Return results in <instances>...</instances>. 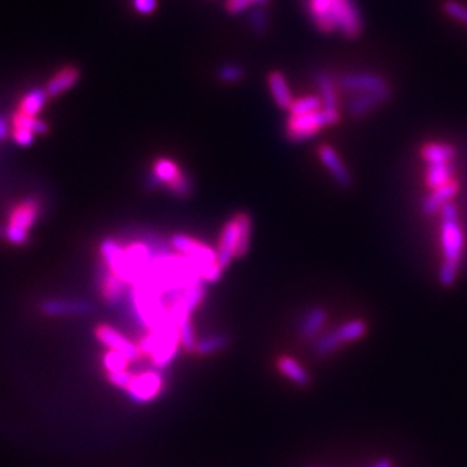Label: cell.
Wrapping results in <instances>:
<instances>
[{
	"mask_svg": "<svg viewBox=\"0 0 467 467\" xmlns=\"http://www.w3.org/2000/svg\"><path fill=\"white\" fill-rule=\"evenodd\" d=\"M138 346L141 355L150 357L152 364L156 369H166L176 360L178 350H180L177 325L168 321L157 329L147 331L138 342Z\"/></svg>",
	"mask_w": 467,
	"mask_h": 467,
	"instance_id": "obj_1",
	"label": "cell"
},
{
	"mask_svg": "<svg viewBox=\"0 0 467 467\" xmlns=\"http://www.w3.org/2000/svg\"><path fill=\"white\" fill-rule=\"evenodd\" d=\"M251 218L246 213H237L228 221L216 246V261L223 270L228 268L235 257H244L250 250Z\"/></svg>",
	"mask_w": 467,
	"mask_h": 467,
	"instance_id": "obj_2",
	"label": "cell"
},
{
	"mask_svg": "<svg viewBox=\"0 0 467 467\" xmlns=\"http://www.w3.org/2000/svg\"><path fill=\"white\" fill-rule=\"evenodd\" d=\"M173 250L186 259H190L197 268L204 283H216L223 275V268L218 265L216 250L188 235H174L170 241Z\"/></svg>",
	"mask_w": 467,
	"mask_h": 467,
	"instance_id": "obj_3",
	"label": "cell"
},
{
	"mask_svg": "<svg viewBox=\"0 0 467 467\" xmlns=\"http://www.w3.org/2000/svg\"><path fill=\"white\" fill-rule=\"evenodd\" d=\"M316 27L324 34L339 29L346 38H355L362 32V14L353 0H333L329 15Z\"/></svg>",
	"mask_w": 467,
	"mask_h": 467,
	"instance_id": "obj_4",
	"label": "cell"
},
{
	"mask_svg": "<svg viewBox=\"0 0 467 467\" xmlns=\"http://www.w3.org/2000/svg\"><path fill=\"white\" fill-rule=\"evenodd\" d=\"M339 121V112L337 109H325L307 114V115H291L286 124L287 138L291 141L300 143L310 139L325 126H333Z\"/></svg>",
	"mask_w": 467,
	"mask_h": 467,
	"instance_id": "obj_5",
	"label": "cell"
},
{
	"mask_svg": "<svg viewBox=\"0 0 467 467\" xmlns=\"http://www.w3.org/2000/svg\"><path fill=\"white\" fill-rule=\"evenodd\" d=\"M440 212H442V246H443L445 262L460 265L464 248V236L459 224L456 207L448 203L442 207Z\"/></svg>",
	"mask_w": 467,
	"mask_h": 467,
	"instance_id": "obj_6",
	"label": "cell"
},
{
	"mask_svg": "<svg viewBox=\"0 0 467 467\" xmlns=\"http://www.w3.org/2000/svg\"><path fill=\"white\" fill-rule=\"evenodd\" d=\"M37 216L38 203L35 200H25L23 203L17 204L11 211L5 228L6 239L11 244L23 245L27 241L29 230L37 221Z\"/></svg>",
	"mask_w": 467,
	"mask_h": 467,
	"instance_id": "obj_7",
	"label": "cell"
},
{
	"mask_svg": "<svg viewBox=\"0 0 467 467\" xmlns=\"http://www.w3.org/2000/svg\"><path fill=\"white\" fill-rule=\"evenodd\" d=\"M94 310L93 303L81 298H46L38 304V312L47 317H84Z\"/></svg>",
	"mask_w": 467,
	"mask_h": 467,
	"instance_id": "obj_8",
	"label": "cell"
},
{
	"mask_svg": "<svg viewBox=\"0 0 467 467\" xmlns=\"http://www.w3.org/2000/svg\"><path fill=\"white\" fill-rule=\"evenodd\" d=\"M164 390V376L159 371H145L135 374L131 386L127 387L129 400L135 404H148L159 398Z\"/></svg>",
	"mask_w": 467,
	"mask_h": 467,
	"instance_id": "obj_9",
	"label": "cell"
},
{
	"mask_svg": "<svg viewBox=\"0 0 467 467\" xmlns=\"http://www.w3.org/2000/svg\"><path fill=\"white\" fill-rule=\"evenodd\" d=\"M94 334L97 337V341L100 342L107 351H115L120 353L124 357H127L131 362H136L141 359V351H139L138 343L129 339L123 333L115 330L114 327L100 324L94 330Z\"/></svg>",
	"mask_w": 467,
	"mask_h": 467,
	"instance_id": "obj_10",
	"label": "cell"
},
{
	"mask_svg": "<svg viewBox=\"0 0 467 467\" xmlns=\"http://www.w3.org/2000/svg\"><path fill=\"white\" fill-rule=\"evenodd\" d=\"M98 284H100L103 300L109 307L117 309V307L126 303L131 284L109 271V268L105 263L100 266V270H98Z\"/></svg>",
	"mask_w": 467,
	"mask_h": 467,
	"instance_id": "obj_11",
	"label": "cell"
},
{
	"mask_svg": "<svg viewBox=\"0 0 467 467\" xmlns=\"http://www.w3.org/2000/svg\"><path fill=\"white\" fill-rule=\"evenodd\" d=\"M100 256L103 263L109 268V271L114 272L117 277H120L121 280L129 284L133 283V275L131 266L127 263L124 248L115 239H105L100 244Z\"/></svg>",
	"mask_w": 467,
	"mask_h": 467,
	"instance_id": "obj_12",
	"label": "cell"
},
{
	"mask_svg": "<svg viewBox=\"0 0 467 467\" xmlns=\"http://www.w3.org/2000/svg\"><path fill=\"white\" fill-rule=\"evenodd\" d=\"M339 86L348 93L364 94V93H381L390 91L389 85L383 77L369 73H351L339 77Z\"/></svg>",
	"mask_w": 467,
	"mask_h": 467,
	"instance_id": "obj_13",
	"label": "cell"
},
{
	"mask_svg": "<svg viewBox=\"0 0 467 467\" xmlns=\"http://www.w3.org/2000/svg\"><path fill=\"white\" fill-rule=\"evenodd\" d=\"M317 154H320V159L322 164L327 166V170L330 171L334 180L339 183L343 188H348L351 185V174L346 170L345 164L342 162V159L339 157L330 145H321L320 150H317Z\"/></svg>",
	"mask_w": 467,
	"mask_h": 467,
	"instance_id": "obj_14",
	"label": "cell"
},
{
	"mask_svg": "<svg viewBox=\"0 0 467 467\" xmlns=\"http://www.w3.org/2000/svg\"><path fill=\"white\" fill-rule=\"evenodd\" d=\"M456 192H459V183L455 180H451L440 188H435V190H433V192L426 197L422 203L423 213L433 215L437 211H442V207L445 204H448Z\"/></svg>",
	"mask_w": 467,
	"mask_h": 467,
	"instance_id": "obj_15",
	"label": "cell"
},
{
	"mask_svg": "<svg viewBox=\"0 0 467 467\" xmlns=\"http://www.w3.org/2000/svg\"><path fill=\"white\" fill-rule=\"evenodd\" d=\"M390 91H381V93H364V94H355L351 102L348 103V111L354 117H363L372 109L384 103L389 98Z\"/></svg>",
	"mask_w": 467,
	"mask_h": 467,
	"instance_id": "obj_16",
	"label": "cell"
},
{
	"mask_svg": "<svg viewBox=\"0 0 467 467\" xmlns=\"http://www.w3.org/2000/svg\"><path fill=\"white\" fill-rule=\"evenodd\" d=\"M79 77H81V73L76 67H64L47 82L44 89L48 97H58L68 91L70 88H73L77 84Z\"/></svg>",
	"mask_w": 467,
	"mask_h": 467,
	"instance_id": "obj_17",
	"label": "cell"
},
{
	"mask_svg": "<svg viewBox=\"0 0 467 467\" xmlns=\"http://www.w3.org/2000/svg\"><path fill=\"white\" fill-rule=\"evenodd\" d=\"M327 322V312L321 307H315L307 312L300 322V336L304 341L315 339Z\"/></svg>",
	"mask_w": 467,
	"mask_h": 467,
	"instance_id": "obj_18",
	"label": "cell"
},
{
	"mask_svg": "<svg viewBox=\"0 0 467 467\" xmlns=\"http://www.w3.org/2000/svg\"><path fill=\"white\" fill-rule=\"evenodd\" d=\"M268 86H270V91L278 107L291 109L294 103L292 94L289 86H287L284 76L280 72H272L270 76H268Z\"/></svg>",
	"mask_w": 467,
	"mask_h": 467,
	"instance_id": "obj_19",
	"label": "cell"
},
{
	"mask_svg": "<svg viewBox=\"0 0 467 467\" xmlns=\"http://www.w3.org/2000/svg\"><path fill=\"white\" fill-rule=\"evenodd\" d=\"M277 367L287 380H291L292 383L298 386H309L310 384V375L307 372L304 367L298 363L295 359L289 355H283L277 360Z\"/></svg>",
	"mask_w": 467,
	"mask_h": 467,
	"instance_id": "obj_20",
	"label": "cell"
},
{
	"mask_svg": "<svg viewBox=\"0 0 467 467\" xmlns=\"http://www.w3.org/2000/svg\"><path fill=\"white\" fill-rule=\"evenodd\" d=\"M228 345H230V336L228 334L225 333L207 334L197 341L194 353L200 357H209L216 353H221Z\"/></svg>",
	"mask_w": 467,
	"mask_h": 467,
	"instance_id": "obj_21",
	"label": "cell"
},
{
	"mask_svg": "<svg viewBox=\"0 0 467 467\" xmlns=\"http://www.w3.org/2000/svg\"><path fill=\"white\" fill-rule=\"evenodd\" d=\"M47 100H48V94L46 89L35 88L22 98V102H20V106H18V111L26 115L37 117L39 112H41V109L46 106Z\"/></svg>",
	"mask_w": 467,
	"mask_h": 467,
	"instance_id": "obj_22",
	"label": "cell"
},
{
	"mask_svg": "<svg viewBox=\"0 0 467 467\" xmlns=\"http://www.w3.org/2000/svg\"><path fill=\"white\" fill-rule=\"evenodd\" d=\"M422 156L426 162L430 165L433 164H448L452 161V157L455 156L454 147L448 144H437L431 143L422 147Z\"/></svg>",
	"mask_w": 467,
	"mask_h": 467,
	"instance_id": "obj_23",
	"label": "cell"
},
{
	"mask_svg": "<svg viewBox=\"0 0 467 467\" xmlns=\"http://www.w3.org/2000/svg\"><path fill=\"white\" fill-rule=\"evenodd\" d=\"M153 173L157 182H162L168 186L173 185L177 178L183 174V171L177 166V164H174L171 159L166 157L157 159L153 165Z\"/></svg>",
	"mask_w": 467,
	"mask_h": 467,
	"instance_id": "obj_24",
	"label": "cell"
},
{
	"mask_svg": "<svg viewBox=\"0 0 467 467\" xmlns=\"http://www.w3.org/2000/svg\"><path fill=\"white\" fill-rule=\"evenodd\" d=\"M451 174H452V165L448 164H433L426 170V185L431 190L440 188L451 182Z\"/></svg>",
	"mask_w": 467,
	"mask_h": 467,
	"instance_id": "obj_25",
	"label": "cell"
},
{
	"mask_svg": "<svg viewBox=\"0 0 467 467\" xmlns=\"http://www.w3.org/2000/svg\"><path fill=\"white\" fill-rule=\"evenodd\" d=\"M316 84L317 88H320V94H321V100L325 109H337V96H336V85L333 82V79L325 74L320 73L316 76Z\"/></svg>",
	"mask_w": 467,
	"mask_h": 467,
	"instance_id": "obj_26",
	"label": "cell"
},
{
	"mask_svg": "<svg viewBox=\"0 0 467 467\" xmlns=\"http://www.w3.org/2000/svg\"><path fill=\"white\" fill-rule=\"evenodd\" d=\"M366 322L362 320H354V321H348L345 324H342L339 329H336L337 336H339L341 342L345 343H350L354 341H359L364 336L366 333Z\"/></svg>",
	"mask_w": 467,
	"mask_h": 467,
	"instance_id": "obj_27",
	"label": "cell"
},
{
	"mask_svg": "<svg viewBox=\"0 0 467 467\" xmlns=\"http://www.w3.org/2000/svg\"><path fill=\"white\" fill-rule=\"evenodd\" d=\"M342 345L343 343L341 342L336 330H331V331H327L321 337H317L313 345V351L316 355L327 357V355L336 353Z\"/></svg>",
	"mask_w": 467,
	"mask_h": 467,
	"instance_id": "obj_28",
	"label": "cell"
},
{
	"mask_svg": "<svg viewBox=\"0 0 467 467\" xmlns=\"http://www.w3.org/2000/svg\"><path fill=\"white\" fill-rule=\"evenodd\" d=\"M13 126L20 127V129H26V131L32 132L35 135L46 133L48 131V126L43 120H39L38 117L26 115L20 111H17L13 117Z\"/></svg>",
	"mask_w": 467,
	"mask_h": 467,
	"instance_id": "obj_29",
	"label": "cell"
},
{
	"mask_svg": "<svg viewBox=\"0 0 467 467\" xmlns=\"http://www.w3.org/2000/svg\"><path fill=\"white\" fill-rule=\"evenodd\" d=\"M177 330H178V339H180L182 350H185L186 353H194L198 339H197L194 325H192V317L178 322Z\"/></svg>",
	"mask_w": 467,
	"mask_h": 467,
	"instance_id": "obj_30",
	"label": "cell"
},
{
	"mask_svg": "<svg viewBox=\"0 0 467 467\" xmlns=\"http://www.w3.org/2000/svg\"><path fill=\"white\" fill-rule=\"evenodd\" d=\"M322 109V100L316 96H307L303 98L294 100L291 106V115H307L313 114Z\"/></svg>",
	"mask_w": 467,
	"mask_h": 467,
	"instance_id": "obj_31",
	"label": "cell"
},
{
	"mask_svg": "<svg viewBox=\"0 0 467 467\" xmlns=\"http://www.w3.org/2000/svg\"><path fill=\"white\" fill-rule=\"evenodd\" d=\"M102 364L105 367V371L107 374H112V372H120V371H126L129 364H131V360L124 357L120 353H115V351H106L102 357Z\"/></svg>",
	"mask_w": 467,
	"mask_h": 467,
	"instance_id": "obj_32",
	"label": "cell"
},
{
	"mask_svg": "<svg viewBox=\"0 0 467 467\" xmlns=\"http://www.w3.org/2000/svg\"><path fill=\"white\" fill-rule=\"evenodd\" d=\"M333 5V0H309V11L313 17L315 25L322 22L329 15Z\"/></svg>",
	"mask_w": 467,
	"mask_h": 467,
	"instance_id": "obj_33",
	"label": "cell"
},
{
	"mask_svg": "<svg viewBox=\"0 0 467 467\" xmlns=\"http://www.w3.org/2000/svg\"><path fill=\"white\" fill-rule=\"evenodd\" d=\"M459 268H460V265L451 263V262H445L442 265L440 272H439V280L445 287H449L455 283L456 275H459Z\"/></svg>",
	"mask_w": 467,
	"mask_h": 467,
	"instance_id": "obj_34",
	"label": "cell"
},
{
	"mask_svg": "<svg viewBox=\"0 0 467 467\" xmlns=\"http://www.w3.org/2000/svg\"><path fill=\"white\" fill-rule=\"evenodd\" d=\"M135 374H132L129 369L126 371H120V372H112V374H107V381L111 383L117 389H121V390H127V387L131 386L132 380H133Z\"/></svg>",
	"mask_w": 467,
	"mask_h": 467,
	"instance_id": "obj_35",
	"label": "cell"
},
{
	"mask_svg": "<svg viewBox=\"0 0 467 467\" xmlns=\"http://www.w3.org/2000/svg\"><path fill=\"white\" fill-rule=\"evenodd\" d=\"M443 8H445L446 14L451 15L455 20H460V22L467 25V6L455 2V0H448V2L443 5Z\"/></svg>",
	"mask_w": 467,
	"mask_h": 467,
	"instance_id": "obj_36",
	"label": "cell"
},
{
	"mask_svg": "<svg viewBox=\"0 0 467 467\" xmlns=\"http://www.w3.org/2000/svg\"><path fill=\"white\" fill-rule=\"evenodd\" d=\"M244 76V72H242V68L241 67H237V65H224L221 70H220V77L223 79L224 82H237V81H241Z\"/></svg>",
	"mask_w": 467,
	"mask_h": 467,
	"instance_id": "obj_37",
	"label": "cell"
},
{
	"mask_svg": "<svg viewBox=\"0 0 467 467\" xmlns=\"http://www.w3.org/2000/svg\"><path fill=\"white\" fill-rule=\"evenodd\" d=\"M13 138H14V141L20 145H31L34 143V139H35V133L26 131V129L14 127Z\"/></svg>",
	"mask_w": 467,
	"mask_h": 467,
	"instance_id": "obj_38",
	"label": "cell"
},
{
	"mask_svg": "<svg viewBox=\"0 0 467 467\" xmlns=\"http://www.w3.org/2000/svg\"><path fill=\"white\" fill-rule=\"evenodd\" d=\"M254 0H227L225 8L230 14H241L245 9L250 8Z\"/></svg>",
	"mask_w": 467,
	"mask_h": 467,
	"instance_id": "obj_39",
	"label": "cell"
},
{
	"mask_svg": "<svg viewBox=\"0 0 467 467\" xmlns=\"http://www.w3.org/2000/svg\"><path fill=\"white\" fill-rule=\"evenodd\" d=\"M133 6L139 14H152L157 8V0H133Z\"/></svg>",
	"mask_w": 467,
	"mask_h": 467,
	"instance_id": "obj_40",
	"label": "cell"
},
{
	"mask_svg": "<svg viewBox=\"0 0 467 467\" xmlns=\"http://www.w3.org/2000/svg\"><path fill=\"white\" fill-rule=\"evenodd\" d=\"M251 22H253V27H254V31L256 32H259L262 34L265 31V27H266V15L263 11H254L253 15H251Z\"/></svg>",
	"mask_w": 467,
	"mask_h": 467,
	"instance_id": "obj_41",
	"label": "cell"
},
{
	"mask_svg": "<svg viewBox=\"0 0 467 467\" xmlns=\"http://www.w3.org/2000/svg\"><path fill=\"white\" fill-rule=\"evenodd\" d=\"M9 135V124L4 117H0V141H4Z\"/></svg>",
	"mask_w": 467,
	"mask_h": 467,
	"instance_id": "obj_42",
	"label": "cell"
},
{
	"mask_svg": "<svg viewBox=\"0 0 467 467\" xmlns=\"http://www.w3.org/2000/svg\"><path fill=\"white\" fill-rule=\"evenodd\" d=\"M371 467H393V463L389 459H380V460H376Z\"/></svg>",
	"mask_w": 467,
	"mask_h": 467,
	"instance_id": "obj_43",
	"label": "cell"
},
{
	"mask_svg": "<svg viewBox=\"0 0 467 467\" xmlns=\"http://www.w3.org/2000/svg\"><path fill=\"white\" fill-rule=\"evenodd\" d=\"M254 2H265V0H254Z\"/></svg>",
	"mask_w": 467,
	"mask_h": 467,
	"instance_id": "obj_44",
	"label": "cell"
},
{
	"mask_svg": "<svg viewBox=\"0 0 467 467\" xmlns=\"http://www.w3.org/2000/svg\"><path fill=\"white\" fill-rule=\"evenodd\" d=\"M310 467H315V466H310Z\"/></svg>",
	"mask_w": 467,
	"mask_h": 467,
	"instance_id": "obj_45",
	"label": "cell"
}]
</instances>
